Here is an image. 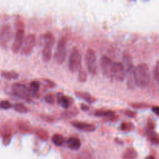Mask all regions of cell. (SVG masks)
Wrapping results in <instances>:
<instances>
[{
    "label": "cell",
    "instance_id": "obj_40",
    "mask_svg": "<svg viewBox=\"0 0 159 159\" xmlns=\"http://www.w3.org/2000/svg\"><path fill=\"white\" fill-rule=\"evenodd\" d=\"M145 159H155V158L153 156L150 155V156H148Z\"/></svg>",
    "mask_w": 159,
    "mask_h": 159
},
{
    "label": "cell",
    "instance_id": "obj_1",
    "mask_svg": "<svg viewBox=\"0 0 159 159\" xmlns=\"http://www.w3.org/2000/svg\"><path fill=\"white\" fill-rule=\"evenodd\" d=\"M135 80L136 86L139 88H145L150 81V70L146 63H140L135 68Z\"/></svg>",
    "mask_w": 159,
    "mask_h": 159
},
{
    "label": "cell",
    "instance_id": "obj_25",
    "mask_svg": "<svg viewBox=\"0 0 159 159\" xmlns=\"http://www.w3.org/2000/svg\"><path fill=\"white\" fill-rule=\"evenodd\" d=\"M77 159H94L93 155L88 151H83L77 157Z\"/></svg>",
    "mask_w": 159,
    "mask_h": 159
},
{
    "label": "cell",
    "instance_id": "obj_37",
    "mask_svg": "<svg viewBox=\"0 0 159 159\" xmlns=\"http://www.w3.org/2000/svg\"><path fill=\"white\" fill-rule=\"evenodd\" d=\"M125 114L127 116H129V117H134V116H135V114H136L135 112H134V111H130V110H127V111H125Z\"/></svg>",
    "mask_w": 159,
    "mask_h": 159
},
{
    "label": "cell",
    "instance_id": "obj_2",
    "mask_svg": "<svg viewBox=\"0 0 159 159\" xmlns=\"http://www.w3.org/2000/svg\"><path fill=\"white\" fill-rule=\"evenodd\" d=\"M44 45L42 50V59L43 61L48 62L52 58L53 45L55 42V38L52 33L46 32L43 34Z\"/></svg>",
    "mask_w": 159,
    "mask_h": 159
},
{
    "label": "cell",
    "instance_id": "obj_10",
    "mask_svg": "<svg viewBox=\"0 0 159 159\" xmlns=\"http://www.w3.org/2000/svg\"><path fill=\"white\" fill-rule=\"evenodd\" d=\"M35 36L34 34L27 35L24 39V42L21 48V53L23 55H29L35 44Z\"/></svg>",
    "mask_w": 159,
    "mask_h": 159
},
{
    "label": "cell",
    "instance_id": "obj_6",
    "mask_svg": "<svg viewBox=\"0 0 159 159\" xmlns=\"http://www.w3.org/2000/svg\"><path fill=\"white\" fill-rule=\"evenodd\" d=\"M17 29L16 33L15 39L11 46L12 51L14 53H17L19 51L24 39V30L23 23L21 22H19V24L17 25Z\"/></svg>",
    "mask_w": 159,
    "mask_h": 159
},
{
    "label": "cell",
    "instance_id": "obj_21",
    "mask_svg": "<svg viewBox=\"0 0 159 159\" xmlns=\"http://www.w3.org/2000/svg\"><path fill=\"white\" fill-rule=\"evenodd\" d=\"M95 116L99 117H113L115 113L111 110H97L94 112Z\"/></svg>",
    "mask_w": 159,
    "mask_h": 159
},
{
    "label": "cell",
    "instance_id": "obj_28",
    "mask_svg": "<svg viewBox=\"0 0 159 159\" xmlns=\"http://www.w3.org/2000/svg\"><path fill=\"white\" fill-rule=\"evenodd\" d=\"M87 73L86 71L83 68H81L78 71V80L81 82H84L87 80Z\"/></svg>",
    "mask_w": 159,
    "mask_h": 159
},
{
    "label": "cell",
    "instance_id": "obj_17",
    "mask_svg": "<svg viewBox=\"0 0 159 159\" xmlns=\"http://www.w3.org/2000/svg\"><path fill=\"white\" fill-rule=\"evenodd\" d=\"M1 76L8 80H16L19 78V73L14 70L12 71H2L1 72Z\"/></svg>",
    "mask_w": 159,
    "mask_h": 159
},
{
    "label": "cell",
    "instance_id": "obj_24",
    "mask_svg": "<svg viewBox=\"0 0 159 159\" xmlns=\"http://www.w3.org/2000/svg\"><path fill=\"white\" fill-rule=\"evenodd\" d=\"M52 140L53 143L57 146L61 145L64 143V141H65L63 137L61 135L58 134H56L53 135V137L52 138Z\"/></svg>",
    "mask_w": 159,
    "mask_h": 159
},
{
    "label": "cell",
    "instance_id": "obj_36",
    "mask_svg": "<svg viewBox=\"0 0 159 159\" xmlns=\"http://www.w3.org/2000/svg\"><path fill=\"white\" fill-rule=\"evenodd\" d=\"M44 81H45L47 85L50 87V88H52V87H54L55 86V84L54 82H53L52 81H51L50 80H48V79H44L43 80Z\"/></svg>",
    "mask_w": 159,
    "mask_h": 159
},
{
    "label": "cell",
    "instance_id": "obj_26",
    "mask_svg": "<svg viewBox=\"0 0 159 159\" xmlns=\"http://www.w3.org/2000/svg\"><path fill=\"white\" fill-rule=\"evenodd\" d=\"M30 91L33 94L37 93L39 89H40V83L39 81L34 80L30 82Z\"/></svg>",
    "mask_w": 159,
    "mask_h": 159
},
{
    "label": "cell",
    "instance_id": "obj_34",
    "mask_svg": "<svg viewBox=\"0 0 159 159\" xmlns=\"http://www.w3.org/2000/svg\"><path fill=\"white\" fill-rule=\"evenodd\" d=\"M149 137L150 140L155 143H159V137L155 133L153 132H150V134H149Z\"/></svg>",
    "mask_w": 159,
    "mask_h": 159
},
{
    "label": "cell",
    "instance_id": "obj_14",
    "mask_svg": "<svg viewBox=\"0 0 159 159\" xmlns=\"http://www.w3.org/2000/svg\"><path fill=\"white\" fill-rule=\"evenodd\" d=\"M72 99L63 94H58L57 102L58 104L65 109H68L72 102Z\"/></svg>",
    "mask_w": 159,
    "mask_h": 159
},
{
    "label": "cell",
    "instance_id": "obj_31",
    "mask_svg": "<svg viewBox=\"0 0 159 159\" xmlns=\"http://www.w3.org/2000/svg\"><path fill=\"white\" fill-rule=\"evenodd\" d=\"M44 100L47 103L52 104L55 102V96L52 94H47L45 96Z\"/></svg>",
    "mask_w": 159,
    "mask_h": 159
},
{
    "label": "cell",
    "instance_id": "obj_35",
    "mask_svg": "<svg viewBox=\"0 0 159 159\" xmlns=\"http://www.w3.org/2000/svg\"><path fill=\"white\" fill-rule=\"evenodd\" d=\"M40 117L44 120H46V121H48V122H52V121H53V118L52 116H50L43 114V115H41Z\"/></svg>",
    "mask_w": 159,
    "mask_h": 159
},
{
    "label": "cell",
    "instance_id": "obj_38",
    "mask_svg": "<svg viewBox=\"0 0 159 159\" xmlns=\"http://www.w3.org/2000/svg\"><path fill=\"white\" fill-rule=\"evenodd\" d=\"M152 111L156 114L157 115L159 116V106H154L152 107Z\"/></svg>",
    "mask_w": 159,
    "mask_h": 159
},
{
    "label": "cell",
    "instance_id": "obj_30",
    "mask_svg": "<svg viewBox=\"0 0 159 159\" xmlns=\"http://www.w3.org/2000/svg\"><path fill=\"white\" fill-rule=\"evenodd\" d=\"M11 107H12V104L9 101L7 100H2L0 101V108L4 110H7L10 109Z\"/></svg>",
    "mask_w": 159,
    "mask_h": 159
},
{
    "label": "cell",
    "instance_id": "obj_39",
    "mask_svg": "<svg viewBox=\"0 0 159 159\" xmlns=\"http://www.w3.org/2000/svg\"><path fill=\"white\" fill-rule=\"evenodd\" d=\"M81 108L83 110H84V111H87V110H88V109H89V106H87V105H86V104H82L81 105Z\"/></svg>",
    "mask_w": 159,
    "mask_h": 159
},
{
    "label": "cell",
    "instance_id": "obj_5",
    "mask_svg": "<svg viewBox=\"0 0 159 159\" xmlns=\"http://www.w3.org/2000/svg\"><path fill=\"white\" fill-rule=\"evenodd\" d=\"M81 55L80 52L73 48L70 53L68 60V68L71 72L75 73L81 68Z\"/></svg>",
    "mask_w": 159,
    "mask_h": 159
},
{
    "label": "cell",
    "instance_id": "obj_16",
    "mask_svg": "<svg viewBox=\"0 0 159 159\" xmlns=\"http://www.w3.org/2000/svg\"><path fill=\"white\" fill-rule=\"evenodd\" d=\"M81 141L78 137H71L68 139L67 141V145L69 148L72 150H78L81 147Z\"/></svg>",
    "mask_w": 159,
    "mask_h": 159
},
{
    "label": "cell",
    "instance_id": "obj_15",
    "mask_svg": "<svg viewBox=\"0 0 159 159\" xmlns=\"http://www.w3.org/2000/svg\"><path fill=\"white\" fill-rule=\"evenodd\" d=\"M0 135L4 141L9 140L11 135V129L7 124H3L0 127Z\"/></svg>",
    "mask_w": 159,
    "mask_h": 159
},
{
    "label": "cell",
    "instance_id": "obj_18",
    "mask_svg": "<svg viewBox=\"0 0 159 159\" xmlns=\"http://www.w3.org/2000/svg\"><path fill=\"white\" fill-rule=\"evenodd\" d=\"M17 125L19 130H20L23 132H31V127L29 122L25 120H20L17 122Z\"/></svg>",
    "mask_w": 159,
    "mask_h": 159
},
{
    "label": "cell",
    "instance_id": "obj_27",
    "mask_svg": "<svg viewBox=\"0 0 159 159\" xmlns=\"http://www.w3.org/2000/svg\"><path fill=\"white\" fill-rule=\"evenodd\" d=\"M35 133L37 135H38L40 138L43 139V140H47L48 137V135L47 132L41 128H38L35 130Z\"/></svg>",
    "mask_w": 159,
    "mask_h": 159
},
{
    "label": "cell",
    "instance_id": "obj_29",
    "mask_svg": "<svg viewBox=\"0 0 159 159\" xmlns=\"http://www.w3.org/2000/svg\"><path fill=\"white\" fill-rule=\"evenodd\" d=\"M78 113V111L76 109H71V110H66L62 113L61 116L64 118H70L72 117L75 116Z\"/></svg>",
    "mask_w": 159,
    "mask_h": 159
},
{
    "label": "cell",
    "instance_id": "obj_8",
    "mask_svg": "<svg viewBox=\"0 0 159 159\" xmlns=\"http://www.w3.org/2000/svg\"><path fill=\"white\" fill-rule=\"evenodd\" d=\"M100 65L103 75L108 78L113 79V65L114 61L106 55H103L101 58Z\"/></svg>",
    "mask_w": 159,
    "mask_h": 159
},
{
    "label": "cell",
    "instance_id": "obj_23",
    "mask_svg": "<svg viewBox=\"0 0 159 159\" xmlns=\"http://www.w3.org/2000/svg\"><path fill=\"white\" fill-rule=\"evenodd\" d=\"M122 64L124 66V68L125 69V71L129 67H130L132 65H133V64L132 63L131 58H130V57L129 54H127V53L124 54V55L122 57Z\"/></svg>",
    "mask_w": 159,
    "mask_h": 159
},
{
    "label": "cell",
    "instance_id": "obj_12",
    "mask_svg": "<svg viewBox=\"0 0 159 159\" xmlns=\"http://www.w3.org/2000/svg\"><path fill=\"white\" fill-rule=\"evenodd\" d=\"M71 124L75 128L85 132H93L96 129V126L94 124L84 122L73 121L71 122Z\"/></svg>",
    "mask_w": 159,
    "mask_h": 159
},
{
    "label": "cell",
    "instance_id": "obj_32",
    "mask_svg": "<svg viewBox=\"0 0 159 159\" xmlns=\"http://www.w3.org/2000/svg\"><path fill=\"white\" fill-rule=\"evenodd\" d=\"M153 76L155 80L159 83V61L156 63L153 71Z\"/></svg>",
    "mask_w": 159,
    "mask_h": 159
},
{
    "label": "cell",
    "instance_id": "obj_11",
    "mask_svg": "<svg viewBox=\"0 0 159 159\" xmlns=\"http://www.w3.org/2000/svg\"><path fill=\"white\" fill-rule=\"evenodd\" d=\"M126 75V71L120 62H114L113 65V79H116L117 81H122L124 80Z\"/></svg>",
    "mask_w": 159,
    "mask_h": 159
},
{
    "label": "cell",
    "instance_id": "obj_7",
    "mask_svg": "<svg viewBox=\"0 0 159 159\" xmlns=\"http://www.w3.org/2000/svg\"><path fill=\"white\" fill-rule=\"evenodd\" d=\"M66 40L64 38H61L58 41L56 50L54 55L55 60L58 64H61L65 60L66 55Z\"/></svg>",
    "mask_w": 159,
    "mask_h": 159
},
{
    "label": "cell",
    "instance_id": "obj_4",
    "mask_svg": "<svg viewBox=\"0 0 159 159\" xmlns=\"http://www.w3.org/2000/svg\"><path fill=\"white\" fill-rule=\"evenodd\" d=\"M85 61L89 73L92 75H96L98 73V65L95 52L89 48L85 55Z\"/></svg>",
    "mask_w": 159,
    "mask_h": 159
},
{
    "label": "cell",
    "instance_id": "obj_19",
    "mask_svg": "<svg viewBox=\"0 0 159 159\" xmlns=\"http://www.w3.org/2000/svg\"><path fill=\"white\" fill-rule=\"evenodd\" d=\"M137 153L136 151L132 148H129L125 150L122 155L123 159H135Z\"/></svg>",
    "mask_w": 159,
    "mask_h": 159
},
{
    "label": "cell",
    "instance_id": "obj_20",
    "mask_svg": "<svg viewBox=\"0 0 159 159\" xmlns=\"http://www.w3.org/2000/svg\"><path fill=\"white\" fill-rule=\"evenodd\" d=\"M75 93L76 96L81 98H83L89 103H92L95 101V99L93 96H91L88 93L83 91H76Z\"/></svg>",
    "mask_w": 159,
    "mask_h": 159
},
{
    "label": "cell",
    "instance_id": "obj_3",
    "mask_svg": "<svg viewBox=\"0 0 159 159\" xmlns=\"http://www.w3.org/2000/svg\"><path fill=\"white\" fill-rule=\"evenodd\" d=\"M11 89L13 94L16 96L20 98L27 102L32 101L33 93L25 85L19 83H15L12 84Z\"/></svg>",
    "mask_w": 159,
    "mask_h": 159
},
{
    "label": "cell",
    "instance_id": "obj_13",
    "mask_svg": "<svg viewBox=\"0 0 159 159\" xmlns=\"http://www.w3.org/2000/svg\"><path fill=\"white\" fill-rule=\"evenodd\" d=\"M135 68L134 65H132L126 70V78H127V85L129 88L133 89L135 87V80L134 75Z\"/></svg>",
    "mask_w": 159,
    "mask_h": 159
},
{
    "label": "cell",
    "instance_id": "obj_33",
    "mask_svg": "<svg viewBox=\"0 0 159 159\" xmlns=\"http://www.w3.org/2000/svg\"><path fill=\"white\" fill-rule=\"evenodd\" d=\"M133 126L132 124L128 123V122H123L120 125V129L122 130L128 131L132 129V127Z\"/></svg>",
    "mask_w": 159,
    "mask_h": 159
},
{
    "label": "cell",
    "instance_id": "obj_22",
    "mask_svg": "<svg viewBox=\"0 0 159 159\" xmlns=\"http://www.w3.org/2000/svg\"><path fill=\"white\" fill-rule=\"evenodd\" d=\"M13 109L17 112L25 114L29 111L28 108L22 102H17L13 105Z\"/></svg>",
    "mask_w": 159,
    "mask_h": 159
},
{
    "label": "cell",
    "instance_id": "obj_9",
    "mask_svg": "<svg viewBox=\"0 0 159 159\" xmlns=\"http://www.w3.org/2000/svg\"><path fill=\"white\" fill-rule=\"evenodd\" d=\"M12 35L11 26L8 24L2 25L0 28V43L3 47H6L11 41Z\"/></svg>",
    "mask_w": 159,
    "mask_h": 159
}]
</instances>
